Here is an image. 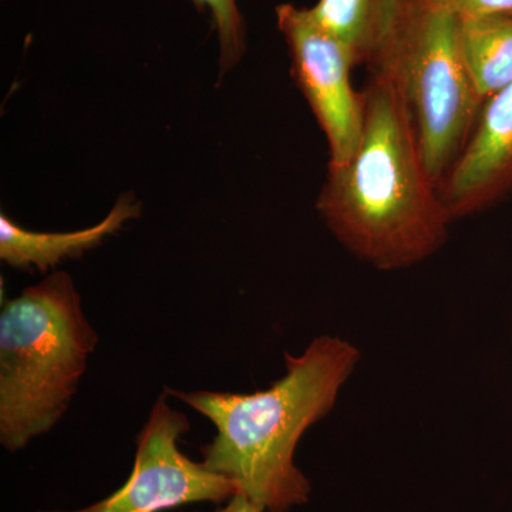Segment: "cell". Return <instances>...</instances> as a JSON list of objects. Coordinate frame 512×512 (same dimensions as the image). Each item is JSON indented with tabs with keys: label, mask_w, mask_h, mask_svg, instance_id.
<instances>
[{
	"label": "cell",
	"mask_w": 512,
	"mask_h": 512,
	"mask_svg": "<svg viewBox=\"0 0 512 512\" xmlns=\"http://www.w3.org/2000/svg\"><path fill=\"white\" fill-rule=\"evenodd\" d=\"M430 8L446 10L454 16L507 13L512 15V0H419Z\"/></svg>",
	"instance_id": "obj_12"
},
{
	"label": "cell",
	"mask_w": 512,
	"mask_h": 512,
	"mask_svg": "<svg viewBox=\"0 0 512 512\" xmlns=\"http://www.w3.org/2000/svg\"><path fill=\"white\" fill-rule=\"evenodd\" d=\"M264 508L252 503L244 494L238 493L228 501L225 507L214 512H264Z\"/></svg>",
	"instance_id": "obj_13"
},
{
	"label": "cell",
	"mask_w": 512,
	"mask_h": 512,
	"mask_svg": "<svg viewBox=\"0 0 512 512\" xmlns=\"http://www.w3.org/2000/svg\"><path fill=\"white\" fill-rule=\"evenodd\" d=\"M188 430L187 417L171 409L164 392L138 434L136 463L127 483L106 500L73 512H163L231 500L239 493L237 484L195 463L178 447Z\"/></svg>",
	"instance_id": "obj_5"
},
{
	"label": "cell",
	"mask_w": 512,
	"mask_h": 512,
	"mask_svg": "<svg viewBox=\"0 0 512 512\" xmlns=\"http://www.w3.org/2000/svg\"><path fill=\"white\" fill-rule=\"evenodd\" d=\"M416 0H318L313 20L345 47L355 67L380 62Z\"/></svg>",
	"instance_id": "obj_9"
},
{
	"label": "cell",
	"mask_w": 512,
	"mask_h": 512,
	"mask_svg": "<svg viewBox=\"0 0 512 512\" xmlns=\"http://www.w3.org/2000/svg\"><path fill=\"white\" fill-rule=\"evenodd\" d=\"M512 190V82L484 100L473 133L440 185L451 218L467 217Z\"/></svg>",
	"instance_id": "obj_7"
},
{
	"label": "cell",
	"mask_w": 512,
	"mask_h": 512,
	"mask_svg": "<svg viewBox=\"0 0 512 512\" xmlns=\"http://www.w3.org/2000/svg\"><path fill=\"white\" fill-rule=\"evenodd\" d=\"M276 23L291 57V73L329 147V165L355 154L365 127V94L352 83V59L335 37L313 20L309 8L276 6Z\"/></svg>",
	"instance_id": "obj_6"
},
{
	"label": "cell",
	"mask_w": 512,
	"mask_h": 512,
	"mask_svg": "<svg viewBox=\"0 0 512 512\" xmlns=\"http://www.w3.org/2000/svg\"><path fill=\"white\" fill-rule=\"evenodd\" d=\"M372 70L392 76L412 113L421 153L441 185L476 126L483 100L457 42V16L414 2Z\"/></svg>",
	"instance_id": "obj_4"
},
{
	"label": "cell",
	"mask_w": 512,
	"mask_h": 512,
	"mask_svg": "<svg viewBox=\"0 0 512 512\" xmlns=\"http://www.w3.org/2000/svg\"><path fill=\"white\" fill-rule=\"evenodd\" d=\"M99 343L72 276L55 272L0 313V443L22 450L69 409Z\"/></svg>",
	"instance_id": "obj_3"
},
{
	"label": "cell",
	"mask_w": 512,
	"mask_h": 512,
	"mask_svg": "<svg viewBox=\"0 0 512 512\" xmlns=\"http://www.w3.org/2000/svg\"><path fill=\"white\" fill-rule=\"evenodd\" d=\"M140 215L133 195H123L97 225L73 232H36L0 215V258L23 271L47 272L66 259L80 258Z\"/></svg>",
	"instance_id": "obj_8"
},
{
	"label": "cell",
	"mask_w": 512,
	"mask_h": 512,
	"mask_svg": "<svg viewBox=\"0 0 512 512\" xmlns=\"http://www.w3.org/2000/svg\"><path fill=\"white\" fill-rule=\"evenodd\" d=\"M359 352L339 338L313 340L299 356L285 355L282 379L251 394L180 392L168 396L214 423L217 434L201 448L202 464L229 478L239 493L268 512H288L308 501L311 485L293 463L306 430L335 406Z\"/></svg>",
	"instance_id": "obj_2"
},
{
	"label": "cell",
	"mask_w": 512,
	"mask_h": 512,
	"mask_svg": "<svg viewBox=\"0 0 512 512\" xmlns=\"http://www.w3.org/2000/svg\"><path fill=\"white\" fill-rule=\"evenodd\" d=\"M200 12L211 15L220 45V76L237 66L247 50V29L237 0H191Z\"/></svg>",
	"instance_id": "obj_11"
},
{
	"label": "cell",
	"mask_w": 512,
	"mask_h": 512,
	"mask_svg": "<svg viewBox=\"0 0 512 512\" xmlns=\"http://www.w3.org/2000/svg\"><path fill=\"white\" fill-rule=\"evenodd\" d=\"M355 154L329 165L316 208L339 242L377 269L407 268L446 242L448 212L412 113L392 76L373 70Z\"/></svg>",
	"instance_id": "obj_1"
},
{
	"label": "cell",
	"mask_w": 512,
	"mask_h": 512,
	"mask_svg": "<svg viewBox=\"0 0 512 512\" xmlns=\"http://www.w3.org/2000/svg\"><path fill=\"white\" fill-rule=\"evenodd\" d=\"M457 42L483 103L512 82V15L457 16Z\"/></svg>",
	"instance_id": "obj_10"
}]
</instances>
